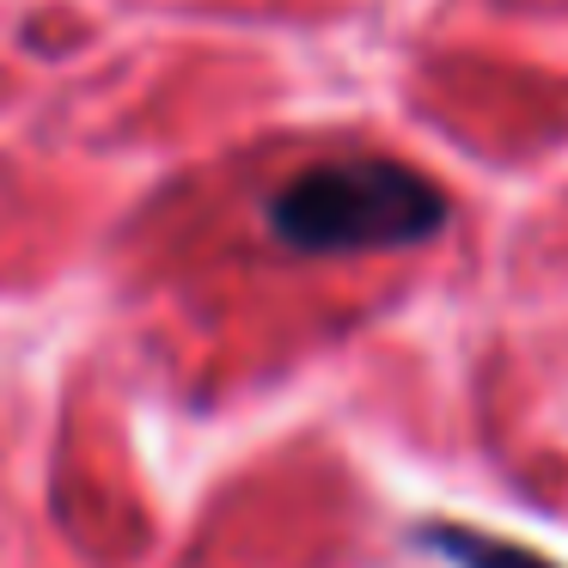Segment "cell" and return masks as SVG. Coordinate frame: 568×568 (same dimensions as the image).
<instances>
[{
    "label": "cell",
    "instance_id": "1",
    "mask_svg": "<svg viewBox=\"0 0 568 568\" xmlns=\"http://www.w3.org/2000/svg\"><path fill=\"white\" fill-rule=\"evenodd\" d=\"M446 226V196L416 165L355 153L324 160L287 178L270 196V233L306 257H348V251H404L428 245Z\"/></svg>",
    "mask_w": 568,
    "mask_h": 568
}]
</instances>
